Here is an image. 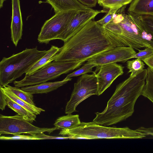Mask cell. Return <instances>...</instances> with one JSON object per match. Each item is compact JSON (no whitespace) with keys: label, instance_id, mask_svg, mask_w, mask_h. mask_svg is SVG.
<instances>
[{"label":"cell","instance_id":"cell-1","mask_svg":"<svg viewBox=\"0 0 153 153\" xmlns=\"http://www.w3.org/2000/svg\"><path fill=\"white\" fill-rule=\"evenodd\" d=\"M115 47L104 27L92 20L64 42L59 52L51 61L84 62Z\"/></svg>","mask_w":153,"mask_h":153},{"label":"cell","instance_id":"cell-2","mask_svg":"<svg viewBox=\"0 0 153 153\" xmlns=\"http://www.w3.org/2000/svg\"><path fill=\"white\" fill-rule=\"evenodd\" d=\"M147 69L130 76L118 85L103 111L95 114L93 121L107 126L117 124L131 117L136 102L142 95L147 75Z\"/></svg>","mask_w":153,"mask_h":153},{"label":"cell","instance_id":"cell-3","mask_svg":"<svg viewBox=\"0 0 153 153\" xmlns=\"http://www.w3.org/2000/svg\"><path fill=\"white\" fill-rule=\"evenodd\" d=\"M106 27L107 33L116 47L128 46L137 50L151 47V36L145 30L138 16L119 13Z\"/></svg>","mask_w":153,"mask_h":153},{"label":"cell","instance_id":"cell-4","mask_svg":"<svg viewBox=\"0 0 153 153\" xmlns=\"http://www.w3.org/2000/svg\"><path fill=\"white\" fill-rule=\"evenodd\" d=\"M59 135L71 136L73 139H142L147 136L145 134L127 127H109L93 121L81 122L78 126L61 130Z\"/></svg>","mask_w":153,"mask_h":153},{"label":"cell","instance_id":"cell-5","mask_svg":"<svg viewBox=\"0 0 153 153\" xmlns=\"http://www.w3.org/2000/svg\"><path fill=\"white\" fill-rule=\"evenodd\" d=\"M47 51L39 50L36 46L26 48L9 57H3L0 62V86H7L21 76Z\"/></svg>","mask_w":153,"mask_h":153},{"label":"cell","instance_id":"cell-6","mask_svg":"<svg viewBox=\"0 0 153 153\" xmlns=\"http://www.w3.org/2000/svg\"><path fill=\"white\" fill-rule=\"evenodd\" d=\"M83 63L81 62L53 61L32 74L25 75L22 80L15 81L13 84L15 87L19 88L44 83L78 68Z\"/></svg>","mask_w":153,"mask_h":153},{"label":"cell","instance_id":"cell-7","mask_svg":"<svg viewBox=\"0 0 153 153\" xmlns=\"http://www.w3.org/2000/svg\"><path fill=\"white\" fill-rule=\"evenodd\" d=\"M98 94L97 77L93 71L91 74L82 75L74 84V88L70 99L67 103L65 113L71 114L76 111L78 105L91 96Z\"/></svg>","mask_w":153,"mask_h":153},{"label":"cell","instance_id":"cell-8","mask_svg":"<svg viewBox=\"0 0 153 153\" xmlns=\"http://www.w3.org/2000/svg\"><path fill=\"white\" fill-rule=\"evenodd\" d=\"M19 114L13 116L0 115V135L28 134L32 135L48 132L49 134L57 130L52 128H40L34 126Z\"/></svg>","mask_w":153,"mask_h":153},{"label":"cell","instance_id":"cell-9","mask_svg":"<svg viewBox=\"0 0 153 153\" xmlns=\"http://www.w3.org/2000/svg\"><path fill=\"white\" fill-rule=\"evenodd\" d=\"M80 11H68L59 12L45 21L38 35L40 43L48 44L57 39L66 29L74 17Z\"/></svg>","mask_w":153,"mask_h":153},{"label":"cell","instance_id":"cell-10","mask_svg":"<svg viewBox=\"0 0 153 153\" xmlns=\"http://www.w3.org/2000/svg\"><path fill=\"white\" fill-rule=\"evenodd\" d=\"M136 53L134 49L130 47H116L96 55L86 63L99 66L118 62L124 63L132 59Z\"/></svg>","mask_w":153,"mask_h":153},{"label":"cell","instance_id":"cell-11","mask_svg":"<svg viewBox=\"0 0 153 153\" xmlns=\"http://www.w3.org/2000/svg\"><path fill=\"white\" fill-rule=\"evenodd\" d=\"M95 71L98 83V96H100L118 76L124 73V67L116 63L97 66Z\"/></svg>","mask_w":153,"mask_h":153},{"label":"cell","instance_id":"cell-12","mask_svg":"<svg viewBox=\"0 0 153 153\" xmlns=\"http://www.w3.org/2000/svg\"><path fill=\"white\" fill-rule=\"evenodd\" d=\"M104 10H94L89 12H79L72 18L65 30L59 36L57 39L66 41L75 33L83 27L98 14L106 13Z\"/></svg>","mask_w":153,"mask_h":153},{"label":"cell","instance_id":"cell-13","mask_svg":"<svg viewBox=\"0 0 153 153\" xmlns=\"http://www.w3.org/2000/svg\"><path fill=\"white\" fill-rule=\"evenodd\" d=\"M12 16L11 24V40L16 47L22 35L23 22L20 0H11Z\"/></svg>","mask_w":153,"mask_h":153},{"label":"cell","instance_id":"cell-14","mask_svg":"<svg viewBox=\"0 0 153 153\" xmlns=\"http://www.w3.org/2000/svg\"><path fill=\"white\" fill-rule=\"evenodd\" d=\"M55 13L61 11H77L89 12L94 10L82 4L77 0H46Z\"/></svg>","mask_w":153,"mask_h":153},{"label":"cell","instance_id":"cell-15","mask_svg":"<svg viewBox=\"0 0 153 153\" xmlns=\"http://www.w3.org/2000/svg\"><path fill=\"white\" fill-rule=\"evenodd\" d=\"M72 79L71 78H65L61 81L45 82L36 85L22 87L21 89L32 94H46L56 90L69 81L71 80Z\"/></svg>","mask_w":153,"mask_h":153},{"label":"cell","instance_id":"cell-16","mask_svg":"<svg viewBox=\"0 0 153 153\" xmlns=\"http://www.w3.org/2000/svg\"><path fill=\"white\" fill-rule=\"evenodd\" d=\"M128 11L138 16L153 15V0H133Z\"/></svg>","mask_w":153,"mask_h":153},{"label":"cell","instance_id":"cell-17","mask_svg":"<svg viewBox=\"0 0 153 153\" xmlns=\"http://www.w3.org/2000/svg\"><path fill=\"white\" fill-rule=\"evenodd\" d=\"M1 89L5 94L6 97L15 102L30 112L36 115L39 114L45 110L37 107L35 105H30L23 100L16 96L7 86L4 87L0 86Z\"/></svg>","mask_w":153,"mask_h":153},{"label":"cell","instance_id":"cell-18","mask_svg":"<svg viewBox=\"0 0 153 153\" xmlns=\"http://www.w3.org/2000/svg\"><path fill=\"white\" fill-rule=\"evenodd\" d=\"M59 50L60 48L54 45H51L46 54L29 69L25 73V75H30L40 69L48 63L52 62L51 59L59 52Z\"/></svg>","mask_w":153,"mask_h":153},{"label":"cell","instance_id":"cell-19","mask_svg":"<svg viewBox=\"0 0 153 153\" xmlns=\"http://www.w3.org/2000/svg\"><path fill=\"white\" fill-rule=\"evenodd\" d=\"M81 122L78 115L68 114L58 117L55 121L54 125L57 130H62L75 127Z\"/></svg>","mask_w":153,"mask_h":153},{"label":"cell","instance_id":"cell-20","mask_svg":"<svg viewBox=\"0 0 153 153\" xmlns=\"http://www.w3.org/2000/svg\"><path fill=\"white\" fill-rule=\"evenodd\" d=\"M7 105L27 120L32 123L35 121L36 115L28 111L12 100L6 98Z\"/></svg>","mask_w":153,"mask_h":153},{"label":"cell","instance_id":"cell-21","mask_svg":"<svg viewBox=\"0 0 153 153\" xmlns=\"http://www.w3.org/2000/svg\"><path fill=\"white\" fill-rule=\"evenodd\" d=\"M142 95L147 98L153 104V71L149 67Z\"/></svg>","mask_w":153,"mask_h":153},{"label":"cell","instance_id":"cell-22","mask_svg":"<svg viewBox=\"0 0 153 153\" xmlns=\"http://www.w3.org/2000/svg\"><path fill=\"white\" fill-rule=\"evenodd\" d=\"M143 62L138 58L127 62V67L128 73H131L130 76H134L143 71L145 68Z\"/></svg>","mask_w":153,"mask_h":153},{"label":"cell","instance_id":"cell-23","mask_svg":"<svg viewBox=\"0 0 153 153\" xmlns=\"http://www.w3.org/2000/svg\"><path fill=\"white\" fill-rule=\"evenodd\" d=\"M133 0H98L97 3L105 9L118 7L120 8L129 4Z\"/></svg>","mask_w":153,"mask_h":153},{"label":"cell","instance_id":"cell-24","mask_svg":"<svg viewBox=\"0 0 153 153\" xmlns=\"http://www.w3.org/2000/svg\"><path fill=\"white\" fill-rule=\"evenodd\" d=\"M7 86L20 99L30 105H35L33 102V94L23 91L19 88H17L15 87H13L8 85Z\"/></svg>","mask_w":153,"mask_h":153},{"label":"cell","instance_id":"cell-25","mask_svg":"<svg viewBox=\"0 0 153 153\" xmlns=\"http://www.w3.org/2000/svg\"><path fill=\"white\" fill-rule=\"evenodd\" d=\"M138 16L145 30L151 36L153 40V15Z\"/></svg>","mask_w":153,"mask_h":153},{"label":"cell","instance_id":"cell-26","mask_svg":"<svg viewBox=\"0 0 153 153\" xmlns=\"http://www.w3.org/2000/svg\"><path fill=\"white\" fill-rule=\"evenodd\" d=\"M97 66L94 64L85 63L81 68L77 70L68 74L65 78H71L86 74L88 73L93 72V68Z\"/></svg>","mask_w":153,"mask_h":153},{"label":"cell","instance_id":"cell-27","mask_svg":"<svg viewBox=\"0 0 153 153\" xmlns=\"http://www.w3.org/2000/svg\"><path fill=\"white\" fill-rule=\"evenodd\" d=\"M120 8L118 7L109 9L108 13L101 19L97 21L98 24L104 26L112 20L114 15Z\"/></svg>","mask_w":153,"mask_h":153},{"label":"cell","instance_id":"cell-28","mask_svg":"<svg viewBox=\"0 0 153 153\" xmlns=\"http://www.w3.org/2000/svg\"><path fill=\"white\" fill-rule=\"evenodd\" d=\"M138 52L136 53L132 58H138L143 61L153 55V48L151 47H147L143 50L138 49Z\"/></svg>","mask_w":153,"mask_h":153},{"label":"cell","instance_id":"cell-29","mask_svg":"<svg viewBox=\"0 0 153 153\" xmlns=\"http://www.w3.org/2000/svg\"><path fill=\"white\" fill-rule=\"evenodd\" d=\"M0 139L2 140H39V138L35 135H26L20 134L14 135L11 137L0 136Z\"/></svg>","mask_w":153,"mask_h":153},{"label":"cell","instance_id":"cell-30","mask_svg":"<svg viewBox=\"0 0 153 153\" xmlns=\"http://www.w3.org/2000/svg\"><path fill=\"white\" fill-rule=\"evenodd\" d=\"M35 135L39 138V140L71 139V137L70 136L67 137L53 136L46 135L44 133L39 134Z\"/></svg>","mask_w":153,"mask_h":153},{"label":"cell","instance_id":"cell-31","mask_svg":"<svg viewBox=\"0 0 153 153\" xmlns=\"http://www.w3.org/2000/svg\"><path fill=\"white\" fill-rule=\"evenodd\" d=\"M136 130L145 134L147 136L150 135L153 137V127L145 128L141 127L136 129Z\"/></svg>","mask_w":153,"mask_h":153},{"label":"cell","instance_id":"cell-32","mask_svg":"<svg viewBox=\"0 0 153 153\" xmlns=\"http://www.w3.org/2000/svg\"><path fill=\"white\" fill-rule=\"evenodd\" d=\"M7 105V100L5 94L0 89V108L2 110H4Z\"/></svg>","mask_w":153,"mask_h":153},{"label":"cell","instance_id":"cell-33","mask_svg":"<svg viewBox=\"0 0 153 153\" xmlns=\"http://www.w3.org/2000/svg\"><path fill=\"white\" fill-rule=\"evenodd\" d=\"M83 5L90 8L95 7L98 0H77Z\"/></svg>","mask_w":153,"mask_h":153},{"label":"cell","instance_id":"cell-34","mask_svg":"<svg viewBox=\"0 0 153 153\" xmlns=\"http://www.w3.org/2000/svg\"><path fill=\"white\" fill-rule=\"evenodd\" d=\"M143 61L153 71V55L152 56L144 60Z\"/></svg>","mask_w":153,"mask_h":153},{"label":"cell","instance_id":"cell-35","mask_svg":"<svg viewBox=\"0 0 153 153\" xmlns=\"http://www.w3.org/2000/svg\"><path fill=\"white\" fill-rule=\"evenodd\" d=\"M5 0H0V8H1L3 7V3Z\"/></svg>","mask_w":153,"mask_h":153},{"label":"cell","instance_id":"cell-36","mask_svg":"<svg viewBox=\"0 0 153 153\" xmlns=\"http://www.w3.org/2000/svg\"><path fill=\"white\" fill-rule=\"evenodd\" d=\"M149 43L151 47L153 48V40L149 42Z\"/></svg>","mask_w":153,"mask_h":153}]
</instances>
